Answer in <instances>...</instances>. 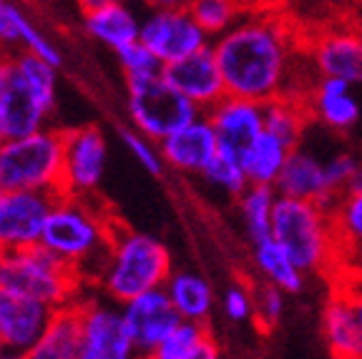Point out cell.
<instances>
[{
  "label": "cell",
  "instance_id": "cell-24",
  "mask_svg": "<svg viewBox=\"0 0 362 359\" xmlns=\"http://www.w3.org/2000/svg\"><path fill=\"white\" fill-rule=\"evenodd\" d=\"M86 30L116 53L124 45L139 40L141 20L126 6V0H106L86 11Z\"/></svg>",
  "mask_w": 362,
  "mask_h": 359
},
{
  "label": "cell",
  "instance_id": "cell-28",
  "mask_svg": "<svg viewBox=\"0 0 362 359\" xmlns=\"http://www.w3.org/2000/svg\"><path fill=\"white\" fill-rule=\"evenodd\" d=\"M334 236H337L339 261L362 252V186L347 189L329 208Z\"/></svg>",
  "mask_w": 362,
  "mask_h": 359
},
{
  "label": "cell",
  "instance_id": "cell-12",
  "mask_svg": "<svg viewBox=\"0 0 362 359\" xmlns=\"http://www.w3.org/2000/svg\"><path fill=\"white\" fill-rule=\"evenodd\" d=\"M81 319H83V349L81 359H129L136 354L129 324L124 319V309H113L111 304L81 302Z\"/></svg>",
  "mask_w": 362,
  "mask_h": 359
},
{
  "label": "cell",
  "instance_id": "cell-8",
  "mask_svg": "<svg viewBox=\"0 0 362 359\" xmlns=\"http://www.w3.org/2000/svg\"><path fill=\"white\" fill-rule=\"evenodd\" d=\"M139 38L156 53L164 66L211 43L209 33L199 25L189 8H151L141 18Z\"/></svg>",
  "mask_w": 362,
  "mask_h": 359
},
{
  "label": "cell",
  "instance_id": "cell-42",
  "mask_svg": "<svg viewBox=\"0 0 362 359\" xmlns=\"http://www.w3.org/2000/svg\"><path fill=\"white\" fill-rule=\"evenodd\" d=\"M148 8H189L194 0H146Z\"/></svg>",
  "mask_w": 362,
  "mask_h": 359
},
{
  "label": "cell",
  "instance_id": "cell-18",
  "mask_svg": "<svg viewBox=\"0 0 362 359\" xmlns=\"http://www.w3.org/2000/svg\"><path fill=\"white\" fill-rule=\"evenodd\" d=\"M312 118L334 134H350L360 124L362 108L352 93V83L334 76H317L310 95H307Z\"/></svg>",
  "mask_w": 362,
  "mask_h": 359
},
{
  "label": "cell",
  "instance_id": "cell-9",
  "mask_svg": "<svg viewBox=\"0 0 362 359\" xmlns=\"http://www.w3.org/2000/svg\"><path fill=\"white\" fill-rule=\"evenodd\" d=\"M56 199V191H0V244L8 252L38 247Z\"/></svg>",
  "mask_w": 362,
  "mask_h": 359
},
{
  "label": "cell",
  "instance_id": "cell-39",
  "mask_svg": "<svg viewBox=\"0 0 362 359\" xmlns=\"http://www.w3.org/2000/svg\"><path fill=\"white\" fill-rule=\"evenodd\" d=\"M337 292H342L352 302V307H355V312H357V319H360V326H362V281L352 279V276H345V274H337Z\"/></svg>",
  "mask_w": 362,
  "mask_h": 359
},
{
  "label": "cell",
  "instance_id": "cell-43",
  "mask_svg": "<svg viewBox=\"0 0 362 359\" xmlns=\"http://www.w3.org/2000/svg\"><path fill=\"white\" fill-rule=\"evenodd\" d=\"M302 3L312 8H329V6H339V3H345V0H302Z\"/></svg>",
  "mask_w": 362,
  "mask_h": 359
},
{
  "label": "cell",
  "instance_id": "cell-10",
  "mask_svg": "<svg viewBox=\"0 0 362 359\" xmlns=\"http://www.w3.org/2000/svg\"><path fill=\"white\" fill-rule=\"evenodd\" d=\"M108 143L98 126H78L66 131L63 153V194L96 196L106 174Z\"/></svg>",
  "mask_w": 362,
  "mask_h": 359
},
{
  "label": "cell",
  "instance_id": "cell-19",
  "mask_svg": "<svg viewBox=\"0 0 362 359\" xmlns=\"http://www.w3.org/2000/svg\"><path fill=\"white\" fill-rule=\"evenodd\" d=\"M274 189L282 196L307 199V201H317L327 208H332V204L339 199V194L332 189L327 179L325 161H320L315 153L305 151L300 146L292 148Z\"/></svg>",
  "mask_w": 362,
  "mask_h": 359
},
{
  "label": "cell",
  "instance_id": "cell-2",
  "mask_svg": "<svg viewBox=\"0 0 362 359\" xmlns=\"http://www.w3.org/2000/svg\"><path fill=\"white\" fill-rule=\"evenodd\" d=\"M113 226L116 221L108 219L96 196L58 194L40 244L68 261L83 279L93 269V281H98L111 252Z\"/></svg>",
  "mask_w": 362,
  "mask_h": 359
},
{
  "label": "cell",
  "instance_id": "cell-25",
  "mask_svg": "<svg viewBox=\"0 0 362 359\" xmlns=\"http://www.w3.org/2000/svg\"><path fill=\"white\" fill-rule=\"evenodd\" d=\"M171 304L181 314V319L206 322L214 312V292L204 276L194 271H171L164 284Z\"/></svg>",
  "mask_w": 362,
  "mask_h": 359
},
{
  "label": "cell",
  "instance_id": "cell-47",
  "mask_svg": "<svg viewBox=\"0 0 362 359\" xmlns=\"http://www.w3.org/2000/svg\"><path fill=\"white\" fill-rule=\"evenodd\" d=\"M3 354H8V349H6V344H3V339H0V357H3Z\"/></svg>",
  "mask_w": 362,
  "mask_h": 359
},
{
  "label": "cell",
  "instance_id": "cell-3",
  "mask_svg": "<svg viewBox=\"0 0 362 359\" xmlns=\"http://www.w3.org/2000/svg\"><path fill=\"white\" fill-rule=\"evenodd\" d=\"M171 271L169 249L158 239L116 224L108 261L96 284H101L113 304H126L139 294L164 286Z\"/></svg>",
  "mask_w": 362,
  "mask_h": 359
},
{
  "label": "cell",
  "instance_id": "cell-6",
  "mask_svg": "<svg viewBox=\"0 0 362 359\" xmlns=\"http://www.w3.org/2000/svg\"><path fill=\"white\" fill-rule=\"evenodd\" d=\"M81 281L83 276L68 261L48 252L43 244L8 252L3 269H0V286L40 299L53 309L76 302Z\"/></svg>",
  "mask_w": 362,
  "mask_h": 359
},
{
  "label": "cell",
  "instance_id": "cell-46",
  "mask_svg": "<svg viewBox=\"0 0 362 359\" xmlns=\"http://www.w3.org/2000/svg\"><path fill=\"white\" fill-rule=\"evenodd\" d=\"M355 186H362V163H360V171H357V179H355V184H352L350 189H355Z\"/></svg>",
  "mask_w": 362,
  "mask_h": 359
},
{
  "label": "cell",
  "instance_id": "cell-13",
  "mask_svg": "<svg viewBox=\"0 0 362 359\" xmlns=\"http://www.w3.org/2000/svg\"><path fill=\"white\" fill-rule=\"evenodd\" d=\"M121 309L136 344V354H144V357H153L161 342L171 334V329L181 322V314L171 304L164 286L129 299L126 304H121Z\"/></svg>",
  "mask_w": 362,
  "mask_h": 359
},
{
  "label": "cell",
  "instance_id": "cell-21",
  "mask_svg": "<svg viewBox=\"0 0 362 359\" xmlns=\"http://www.w3.org/2000/svg\"><path fill=\"white\" fill-rule=\"evenodd\" d=\"M28 51L45 58L53 66H61L63 56L51 40L45 38L43 30L28 20V16L13 3L0 0V53H18Z\"/></svg>",
  "mask_w": 362,
  "mask_h": 359
},
{
  "label": "cell",
  "instance_id": "cell-31",
  "mask_svg": "<svg viewBox=\"0 0 362 359\" xmlns=\"http://www.w3.org/2000/svg\"><path fill=\"white\" fill-rule=\"evenodd\" d=\"M277 196V189L267 184H249L242 196H239V211H242L244 226H247L252 244H259L272 236Z\"/></svg>",
  "mask_w": 362,
  "mask_h": 359
},
{
  "label": "cell",
  "instance_id": "cell-7",
  "mask_svg": "<svg viewBox=\"0 0 362 359\" xmlns=\"http://www.w3.org/2000/svg\"><path fill=\"white\" fill-rule=\"evenodd\" d=\"M126 90H129L131 124L153 141L166 139L176 129L194 121L199 113H204L197 103H192L166 81L164 71L146 78L126 81Z\"/></svg>",
  "mask_w": 362,
  "mask_h": 359
},
{
  "label": "cell",
  "instance_id": "cell-33",
  "mask_svg": "<svg viewBox=\"0 0 362 359\" xmlns=\"http://www.w3.org/2000/svg\"><path fill=\"white\" fill-rule=\"evenodd\" d=\"M202 176L209 181L214 189L224 191V194H229V196H234V199L242 196L244 189L252 184L247 169H244V163L239 161V158L226 156V153H221V151L211 158V163L206 166V171H204Z\"/></svg>",
  "mask_w": 362,
  "mask_h": 359
},
{
  "label": "cell",
  "instance_id": "cell-20",
  "mask_svg": "<svg viewBox=\"0 0 362 359\" xmlns=\"http://www.w3.org/2000/svg\"><path fill=\"white\" fill-rule=\"evenodd\" d=\"M13 56V53H11ZM56 106L45 101L43 95L18 73V68H8V86H6V131L11 136H25L48 126V118L53 116Z\"/></svg>",
  "mask_w": 362,
  "mask_h": 359
},
{
  "label": "cell",
  "instance_id": "cell-34",
  "mask_svg": "<svg viewBox=\"0 0 362 359\" xmlns=\"http://www.w3.org/2000/svg\"><path fill=\"white\" fill-rule=\"evenodd\" d=\"M116 58H119V66H121V71H124L126 81L146 78V76H156L164 71V63L158 61V56L141 38L124 45V48H119Z\"/></svg>",
  "mask_w": 362,
  "mask_h": 359
},
{
  "label": "cell",
  "instance_id": "cell-16",
  "mask_svg": "<svg viewBox=\"0 0 362 359\" xmlns=\"http://www.w3.org/2000/svg\"><path fill=\"white\" fill-rule=\"evenodd\" d=\"M164 76L174 88H179L202 111H209L214 103H219L226 95L224 76H221L211 43L202 51H194L179 61L166 63Z\"/></svg>",
  "mask_w": 362,
  "mask_h": 359
},
{
  "label": "cell",
  "instance_id": "cell-45",
  "mask_svg": "<svg viewBox=\"0 0 362 359\" xmlns=\"http://www.w3.org/2000/svg\"><path fill=\"white\" fill-rule=\"evenodd\" d=\"M6 257H8V249L0 244V269H3V261H6Z\"/></svg>",
  "mask_w": 362,
  "mask_h": 359
},
{
  "label": "cell",
  "instance_id": "cell-30",
  "mask_svg": "<svg viewBox=\"0 0 362 359\" xmlns=\"http://www.w3.org/2000/svg\"><path fill=\"white\" fill-rule=\"evenodd\" d=\"M312 118L310 106L305 98L294 95H277L264 103V129L277 134L292 146H300L302 134L307 129V121Z\"/></svg>",
  "mask_w": 362,
  "mask_h": 359
},
{
  "label": "cell",
  "instance_id": "cell-26",
  "mask_svg": "<svg viewBox=\"0 0 362 359\" xmlns=\"http://www.w3.org/2000/svg\"><path fill=\"white\" fill-rule=\"evenodd\" d=\"M156 359H214L219 357L206 322L181 319L153 354Z\"/></svg>",
  "mask_w": 362,
  "mask_h": 359
},
{
  "label": "cell",
  "instance_id": "cell-32",
  "mask_svg": "<svg viewBox=\"0 0 362 359\" xmlns=\"http://www.w3.org/2000/svg\"><path fill=\"white\" fill-rule=\"evenodd\" d=\"M255 8H259V3L255 0H194L189 11L199 20V25L209 33V38H216Z\"/></svg>",
  "mask_w": 362,
  "mask_h": 359
},
{
  "label": "cell",
  "instance_id": "cell-22",
  "mask_svg": "<svg viewBox=\"0 0 362 359\" xmlns=\"http://www.w3.org/2000/svg\"><path fill=\"white\" fill-rule=\"evenodd\" d=\"M83 349V319L78 299L66 307L53 309V317L40 334L38 344L30 349L33 359H78Z\"/></svg>",
  "mask_w": 362,
  "mask_h": 359
},
{
  "label": "cell",
  "instance_id": "cell-38",
  "mask_svg": "<svg viewBox=\"0 0 362 359\" xmlns=\"http://www.w3.org/2000/svg\"><path fill=\"white\" fill-rule=\"evenodd\" d=\"M221 312L226 314V319L232 322H247L255 317V297L249 294L247 286L232 284L221 297Z\"/></svg>",
  "mask_w": 362,
  "mask_h": 359
},
{
  "label": "cell",
  "instance_id": "cell-27",
  "mask_svg": "<svg viewBox=\"0 0 362 359\" xmlns=\"http://www.w3.org/2000/svg\"><path fill=\"white\" fill-rule=\"evenodd\" d=\"M252 247H255V266L264 274L267 281L277 284L287 294H300L305 289L307 274L294 264V259L274 236L259 244H252Z\"/></svg>",
  "mask_w": 362,
  "mask_h": 359
},
{
  "label": "cell",
  "instance_id": "cell-40",
  "mask_svg": "<svg viewBox=\"0 0 362 359\" xmlns=\"http://www.w3.org/2000/svg\"><path fill=\"white\" fill-rule=\"evenodd\" d=\"M8 68H11V53H0V143L8 139L6 131V86H8Z\"/></svg>",
  "mask_w": 362,
  "mask_h": 359
},
{
  "label": "cell",
  "instance_id": "cell-11",
  "mask_svg": "<svg viewBox=\"0 0 362 359\" xmlns=\"http://www.w3.org/2000/svg\"><path fill=\"white\" fill-rule=\"evenodd\" d=\"M206 116L216 131L219 151L244 163L247 153L264 131V103L226 93L206 111Z\"/></svg>",
  "mask_w": 362,
  "mask_h": 359
},
{
  "label": "cell",
  "instance_id": "cell-35",
  "mask_svg": "<svg viewBox=\"0 0 362 359\" xmlns=\"http://www.w3.org/2000/svg\"><path fill=\"white\" fill-rule=\"evenodd\" d=\"M121 141H124L126 151L139 161V166L148 171V174L158 176L164 171L166 161L161 156V148H158V141L148 139L146 134H141L139 129H124L121 131Z\"/></svg>",
  "mask_w": 362,
  "mask_h": 359
},
{
  "label": "cell",
  "instance_id": "cell-29",
  "mask_svg": "<svg viewBox=\"0 0 362 359\" xmlns=\"http://www.w3.org/2000/svg\"><path fill=\"white\" fill-rule=\"evenodd\" d=\"M292 148H294L292 143L279 139L277 134H272V131H267V129L262 131V136L257 139L252 151L244 158V169H247V174H249V181H252V184H267V186L277 184Z\"/></svg>",
  "mask_w": 362,
  "mask_h": 359
},
{
  "label": "cell",
  "instance_id": "cell-15",
  "mask_svg": "<svg viewBox=\"0 0 362 359\" xmlns=\"http://www.w3.org/2000/svg\"><path fill=\"white\" fill-rule=\"evenodd\" d=\"M307 56L317 76L362 83V30L352 25H332L307 45Z\"/></svg>",
  "mask_w": 362,
  "mask_h": 359
},
{
  "label": "cell",
  "instance_id": "cell-48",
  "mask_svg": "<svg viewBox=\"0 0 362 359\" xmlns=\"http://www.w3.org/2000/svg\"><path fill=\"white\" fill-rule=\"evenodd\" d=\"M126 3H134V0H126Z\"/></svg>",
  "mask_w": 362,
  "mask_h": 359
},
{
  "label": "cell",
  "instance_id": "cell-4",
  "mask_svg": "<svg viewBox=\"0 0 362 359\" xmlns=\"http://www.w3.org/2000/svg\"><path fill=\"white\" fill-rule=\"evenodd\" d=\"M272 236L287 249L305 274H322L337 269L339 249L334 236L332 213L317 201L294 196H277Z\"/></svg>",
  "mask_w": 362,
  "mask_h": 359
},
{
  "label": "cell",
  "instance_id": "cell-37",
  "mask_svg": "<svg viewBox=\"0 0 362 359\" xmlns=\"http://www.w3.org/2000/svg\"><path fill=\"white\" fill-rule=\"evenodd\" d=\"M360 163H362V158H357L355 153H350V151H339V153H334L332 158L325 161L327 179L337 194H345V191L355 184L357 171H360Z\"/></svg>",
  "mask_w": 362,
  "mask_h": 359
},
{
  "label": "cell",
  "instance_id": "cell-17",
  "mask_svg": "<svg viewBox=\"0 0 362 359\" xmlns=\"http://www.w3.org/2000/svg\"><path fill=\"white\" fill-rule=\"evenodd\" d=\"M158 148H161V156L169 169L179 171V174L202 176L211 158L219 153V141H216V131L209 116L204 111L187 126H181L174 134L158 141Z\"/></svg>",
  "mask_w": 362,
  "mask_h": 359
},
{
  "label": "cell",
  "instance_id": "cell-36",
  "mask_svg": "<svg viewBox=\"0 0 362 359\" xmlns=\"http://www.w3.org/2000/svg\"><path fill=\"white\" fill-rule=\"evenodd\" d=\"M284 289H279L277 284L267 281L259 292L255 294V319L262 329H274L284 312Z\"/></svg>",
  "mask_w": 362,
  "mask_h": 359
},
{
  "label": "cell",
  "instance_id": "cell-23",
  "mask_svg": "<svg viewBox=\"0 0 362 359\" xmlns=\"http://www.w3.org/2000/svg\"><path fill=\"white\" fill-rule=\"evenodd\" d=\"M322 337L327 352L339 359H362V326L352 302L334 289L322 312Z\"/></svg>",
  "mask_w": 362,
  "mask_h": 359
},
{
  "label": "cell",
  "instance_id": "cell-44",
  "mask_svg": "<svg viewBox=\"0 0 362 359\" xmlns=\"http://www.w3.org/2000/svg\"><path fill=\"white\" fill-rule=\"evenodd\" d=\"M101 3H106V0H81L83 11H88V8H93V6H101Z\"/></svg>",
  "mask_w": 362,
  "mask_h": 359
},
{
  "label": "cell",
  "instance_id": "cell-41",
  "mask_svg": "<svg viewBox=\"0 0 362 359\" xmlns=\"http://www.w3.org/2000/svg\"><path fill=\"white\" fill-rule=\"evenodd\" d=\"M334 274H345V276H352V279H360L362 281V252L355 254V257L345 259V261H339Z\"/></svg>",
  "mask_w": 362,
  "mask_h": 359
},
{
  "label": "cell",
  "instance_id": "cell-14",
  "mask_svg": "<svg viewBox=\"0 0 362 359\" xmlns=\"http://www.w3.org/2000/svg\"><path fill=\"white\" fill-rule=\"evenodd\" d=\"M53 317V307L0 286V339L8 354L28 357Z\"/></svg>",
  "mask_w": 362,
  "mask_h": 359
},
{
  "label": "cell",
  "instance_id": "cell-5",
  "mask_svg": "<svg viewBox=\"0 0 362 359\" xmlns=\"http://www.w3.org/2000/svg\"><path fill=\"white\" fill-rule=\"evenodd\" d=\"M66 131L40 129L0 143V191L63 194Z\"/></svg>",
  "mask_w": 362,
  "mask_h": 359
},
{
  "label": "cell",
  "instance_id": "cell-1",
  "mask_svg": "<svg viewBox=\"0 0 362 359\" xmlns=\"http://www.w3.org/2000/svg\"><path fill=\"white\" fill-rule=\"evenodd\" d=\"M226 93L272 101L289 95L300 71V28L277 8H255L232 28L211 38Z\"/></svg>",
  "mask_w": 362,
  "mask_h": 359
}]
</instances>
